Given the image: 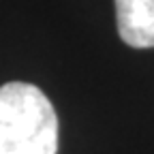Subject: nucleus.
<instances>
[{"mask_svg": "<svg viewBox=\"0 0 154 154\" xmlns=\"http://www.w3.org/2000/svg\"><path fill=\"white\" fill-rule=\"evenodd\" d=\"M58 118L49 99L32 84L0 88V154H56Z\"/></svg>", "mask_w": 154, "mask_h": 154, "instance_id": "nucleus-1", "label": "nucleus"}, {"mask_svg": "<svg viewBox=\"0 0 154 154\" xmlns=\"http://www.w3.org/2000/svg\"><path fill=\"white\" fill-rule=\"evenodd\" d=\"M116 22L131 47H154V0H116Z\"/></svg>", "mask_w": 154, "mask_h": 154, "instance_id": "nucleus-2", "label": "nucleus"}]
</instances>
